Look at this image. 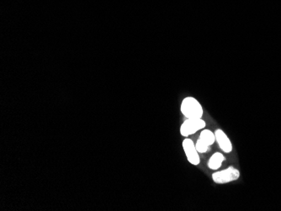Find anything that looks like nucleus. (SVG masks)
<instances>
[{"label":"nucleus","mask_w":281,"mask_h":211,"mask_svg":"<svg viewBox=\"0 0 281 211\" xmlns=\"http://www.w3.org/2000/svg\"><path fill=\"white\" fill-rule=\"evenodd\" d=\"M180 111L186 119H201L204 114L201 103L193 97H186L184 99L180 105Z\"/></svg>","instance_id":"1"},{"label":"nucleus","mask_w":281,"mask_h":211,"mask_svg":"<svg viewBox=\"0 0 281 211\" xmlns=\"http://www.w3.org/2000/svg\"><path fill=\"white\" fill-rule=\"evenodd\" d=\"M212 180L217 185H225L228 183L237 181L240 178V172L233 166L222 171L216 172L212 174Z\"/></svg>","instance_id":"2"},{"label":"nucleus","mask_w":281,"mask_h":211,"mask_svg":"<svg viewBox=\"0 0 281 211\" xmlns=\"http://www.w3.org/2000/svg\"><path fill=\"white\" fill-rule=\"evenodd\" d=\"M205 120L201 119H186L180 126V134L182 137H188L206 127Z\"/></svg>","instance_id":"3"},{"label":"nucleus","mask_w":281,"mask_h":211,"mask_svg":"<svg viewBox=\"0 0 281 211\" xmlns=\"http://www.w3.org/2000/svg\"><path fill=\"white\" fill-rule=\"evenodd\" d=\"M216 142L215 134L208 129L201 131L199 139L196 143V150L199 153H206L210 151V147Z\"/></svg>","instance_id":"4"},{"label":"nucleus","mask_w":281,"mask_h":211,"mask_svg":"<svg viewBox=\"0 0 281 211\" xmlns=\"http://www.w3.org/2000/svg\"><path fill=\"white\" fill-rule=\"evenodd\" d=\"M183 149L185 151L189 163H191L192 165L200 164L201 158L199 156L198 151L196 150V144L194 143L192 140L186 137V139L183 141Z\"/></svg>","instance_id":"5"},{"label":"nucleus","mask_w":281,"mask_h":211,"mask_svg":"<svg viewBox=\"0 0 281 211\" xmlns=\"http://www.w3.org/2000/svg\"><path fill=\"white\" fill-rule=\"evenodd\" d=\"M216 141L218 143L220 148L226 153H230L233 151V145L229 137L226 135L225 132L222 129H217L215 131Z\"/></svg>","instance_id":"6"},{"label":"nucleus","mask_w":281,"mask_h":211,"mask_svg":"<svg viewBox=\"0 0 281 211\" xmlns=\"http://www.w3.org/2000/svg\"><path fill=\"white\" fill-rule=\"evenodd\" d=\"M226 160L225 157L220 153H216L210 158L209 162H208V168L212 170H217L219 169L223 163Z\"/></svg>","instance_id":"7"}]
</instances>
